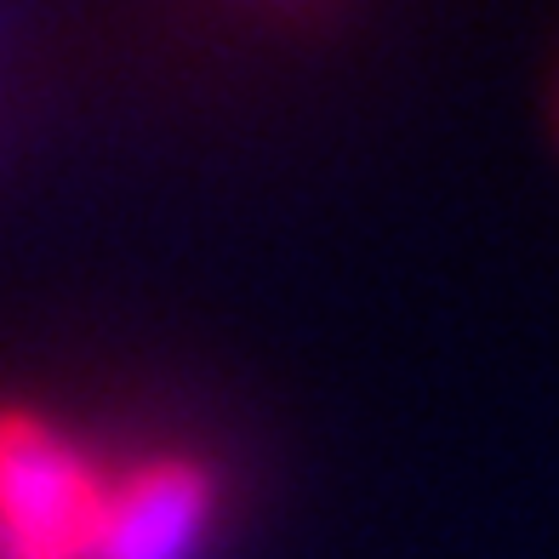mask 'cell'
<instances>
[{"label": "cell", "instance_id": "6da1fadb", "mask_svg": "<svg viewBox=\"0 0 559 559\" xmlns=\"http://www.w3.org/2000/svg\"><path fill=\"white\" fill-rule=\"evenodd\" d=\"M120 468H104L63 423L0 405V559H97Z\"/></svg>", "mask_w": 559, "mask_h": 559}, {"label": "cell", "instance_id": "7a4b0ae2", "mask_svg": "<svg viewBox=\"0 0 559 559\" xmlns=\"http://www.w3.org/2000/svg\"><path fill=\"white\" fill-rule=\"evenodd\" d=\"M217 520V479L194 456H148L120 468L109 537L97 559H194Z\"/></svg>", "mask_w": 559, "mask_h": 559}]
</instances>
